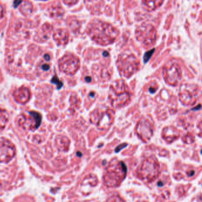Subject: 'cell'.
<instances>
[{"instance_id": "cell-1", "label": "cell", "mask_w": 202, "mask_h": 202, "mask_svg": "<svg viewBox=\"0 0 202 202\" xmlns=\"http://www.w3.org/2000/svg\"><path fill=\"white\" fill-rule=\"evenodd\" d=\"M88 32L94 41L102 45L112 44L119 34L118 30L112 25L97 20L90 23Z\"/></svg>"}, {"instance_id": "cell-2", "label": "cell", "mask_w": 202, "mask_h": 202, "mask_svg": "<svg viewBox=\"0 0 202 202\" xmlns=\"http://www.w3.org/2000/svg\"><path fill=\"white\" fill-rule=\"evenodd\" d=\"M126 166L124 162L116 161L110 163L103 176L106 186L109 187L119 186L126 177Z\"/></svg>"}, {"instance_id": "cell-3", "label": "cell", "mask_w": 202, "mask_h": 202, "mask_svg": "<svg viewBox=\"0 0 202 202\" xmlns=\"http://www.w3.org/2000/svg\"><path fill=\"white\" fill-rule=\"evenodd\" d=\"M159 174V164L157 159L151 157L145 159L137 170V175L145 183L155 180Z\"/></svg>"}, {"instance_id": "cell-4", "label": "cell", "mask_w": 202, "mask_h": 202, "mask_svg": "<svg viewBox=\"0 0 202 202\" xmlns=\"http://www.w3.org/2000/svg\"><path fill=\"white\" fill-rule=\"evenodd\" d=\"M117 64L120 74L126 77H129L135 74L139 66L138 60L132 54H123L120 55Z\"/></svg>"}, {"instance_id": "cell-5", "label": "cell", "mask_w": 202, "mask_h": 202, "mask_svg": "<svg viewBox=\"0 0 202 202\" xmlns=\"http://www.w3.org/2000/svg\"><path fill=\"white\" fill-rule=\"evenodd\" d=\"M126 85L122 80L115 82L110 87V97L116 107H122L129 100L130 95L126 90Z\"/></svg>"}, {"instance_id": "cell-6", "label": "cell", "mask_w": 202, "mask_h": 202, "mask_svg": "<svg viewBox=\"0 0 202 202\" xmlns=\"http://www.w3.org/2000/svg\"><path fill=\"white\" fill-rule=\"evenodd\" d=\"M113 112L109 108L96 109L91 114V121L99 129L108 128L113 122Z\"/></svg>"}, {"instance_id": "cell-7", "label": "cell", "mask_w": 202, "mask_h": 202, "mask_svg": "<svg viewBox=\"0 0 202 202\" xmlns=\"http://www.w3.org/2000/svg\"><path fill=\"white\" fill-rule=\"evenodd\" d=\"M41 122V114L35 111L22 113L18 117L19 125L26 130L34 131L39 127Z\"/></svg>"}, {"instance_id": "cell-8", "label": "cell", "mask_w": 202, "mask_h": 202, "mask_svg": "<svg viewBox=\"0 0 202 202\" xmlns=\"http://www.w3.org/2000/svg\"><path fill=\"white\" fill-rule=\"evenodd\" d=\"M138 40L145 46L154 44L156 39V30L151 24H144L138 28L136 32Z\"/></svg>"}, {"instance_id": "cell-9", "label": "cell", "mask_w": 202, "mask_h": 202, "mask_svg": "<svg viewBox=\"0 0 202 202\" xmlns=\"http://www.w3.org/2000/svg\"><path fill=\"white\" fill-rule=\"evenodd\" d=\"M59 68L61 71L67 74L74 75L79 68V60L73 55H67L59 60Z\"/></svg>"}, {"instance_id": "cell-10", "label": "cell", "mask_w": 202, "mask_h": 202, "mask_svg": "<svg viewBox=\"0 0 202 202\" xmlns=\"http://www.w3.org/2000/svg\"><path fill=\"white\" fill-rule=\"evenodd\" d=\"M164 77L166 81L171 85H176L181 77V71L177 62H169L164 68Z\"/></svg>"}, {"instance_id": "cell-11", "label": "cell", "mask_w": 202, "mask_h": 202, "mask_svg": "<svg viewBox=\"0 0 202 202\" xmlns=\"http://www.w3.org/2000/svg\"><path fill=\"white\" fill-rule=\"evenodd\" d=\"M16 154V148L11 142L5 140L0 142V162H8Z\"/></svg>"}, {"instance_id": "cell-12", "label": "cell", "mask_w": 202, "mask_h": 202, "mask_svg": "<svg viewBox=\"0 0 202 202\" xmlns=\"http://www.w3.org/2000/svg\"><path fill=\"white\" fill-rule=\"evenodd\" d=\"M136 132L144 141H148L153 134L152 125L150 121L146 119L140 120L136 127Z\"/></svg>"}, {"instance_id": "cell-13", "label": "cell", "mask_w": 202, "mask_h": 202, "mask_svg": "<svg viewBox=\"0 0 202 202\" xmlns=\"http://www.w3.org/2000/svg\"><path fill=\"white\" fill-rule=\"evenodd\" d=\"M13 96L16 101L21 104H25L29 101L31 92L28 88L23 86L16 90L13 93Z\"/></svg>"}, {"instance_id": "cell-14", "label": "cell", "mask_w": 202, "mask_h": 202, "mask_svg": "<svg viewBox=\"0 0 202 202\" xmlns=\"http://www.w3.org/2000/svg\"><path fill=\"white\" fill-rule=\"evenodd\" d=\"M53 30V27L50 23L44 24L38 32L36 34L34 39L40 42H43L46 41L50 37Z\"/></svg>"}, {"instance_id": "cell-15", "label": "cell", "mask_w": 202, "mask_h": 202, "mask_svg": "<svg viewBox=\"0 0 202 202\" xmlns=\"http://www.w3.org/2000/svg\"><path fill=\"white\" fill-rule=\"evenodd\" d=\"M184 85L185 86L181 87L180 93V100L186 105H191L196 101V99L194 97V94L192 90H187L186 85Z\"/></svg>"}, {"instance_id": "cell-16", "label": "cell", "mask_w": 202, "mask_h": 202, "mask_svg": "<svg viewBox=\"0 0 202 202\" xmlns=\"http://www.w3.org/2000/svg\"><path fill=\"white\" fill-rule=\"evenodd\" d=\"M69 38V33L64 29L57 30L54 34V39L59 45H64L67 44Z\"/></svg>"}, {"instance_id": "cell-17", "label": "cell", "mask_w": 202, "mask_h": 202, "mask_svg": "<svg viewBox=\"0 0 202 202\" xmlns=\"http://www.w3.org/2000/svg\"><path fill=\"white\" fill-rule=\"evenodd\" d=\"M163 138L169 142L171 143L179 137L177 131L172 127H167L163 130Z\"/></svg>"}, {"instance_id": "cell-18", "label": "cell", "mask_w": 202, "mask_h": 202, "mask_svg": "<svg viewBox=\"0 0 202 202\" xmlns=\"http://www.w3.org/2000/svg\"><path fill=\"white\" fill-rule=\"evenodd\" d=\"M70 141L67 137L62 135H59L56 139V144L57 148L59 151H67L69 148Z\"/></svg>"}, {"instance_id": "cell-19", "label": "cell", "mask_w": 202, "mask_h": 202, "mask_svg": "<svg viewBox=\"0 0 202 202\" xmlns=\"http://www.w3.org/2000/svg\"><path fill=\"white\" fill-rule=\"evenodd\" d=\"M49 13L52 17L54 19H57L63 16L64 10L63 8H62L61 6H52L49 9Z\"/></svg>"}, {"instance_id": "cell-20", "label": "cell", "mask_w": 202, "mask_h": 202, "mask_svg": "<svg viewBox=\"0 0 202 202\" xmlns=\"http://www.w3.org/2000/svg\"><path fill=\"white\" fill-rule=\"evenodd\" d=\"M33 5L30 1H22L20 6V11L25 16L30 14L33 11Z\"/></svg>"}, {"instance_id": "cell-21", "label": "cell", "mask_w": 202, "mask_h": 202, "mask_svg": "<svg viewBox=\"0 0 202 202\" xmlns=\"http://www.w3.org/2000/svg\"><path fill=\"white\" fill-rule=\"evenodd\" d=\"M9 121V114L7 112L0 108V129H3Z\"/></svg>"}, {"instance_id": "cell-22", "label": "cell", "mask_w": 202, "mask_h": 202, "mask_svg": "<svg viewBox=\"0 0 202 202\" xmlns=\"http://www.w3.org/2000/svg\"><path fill=\"white\" fill-rule=\"evenodd\" d=\"M97 183L98 181L96 177H94V176H92V177H91V175H89L88 177H85V179L83 180L82 183V187L85 186L87 184L91 187H94L97 184Z\"/></svg>"}, {"instance_id": "cell-23", "label": "cell", "mask_w": 202, "mask_h": 202, "mask_svg": "<svg viewBox=\"0 0 202 202\" xmlns=\"http://www.w3.org/2000/svg\"><path fill=\"white\" fill-rule=\"evenodd\" d=\"M51 82L52 83L56 84L57 89H60L63 85V83L56 77V75H55L53 77V78L52 79V80H51Z\"/></svg>"}, {"instance_id": "cell-24", "label": "cell", "mask_w": 202, "mask_h": 202, "mask_svg": "<svg viewBox=\"0 0 202 202\" xmlns=\"http://www.w3.org/2000/svg\"><path fill=\"white\" fill-rule=\"evenodd\" d=\"M106 202H125L124 200L118 196H113L109 197Z\"/></svg>"}, {"instance_id": "cell-25", "label": "cell", "mask_w": 202, "mask_h": 202, "mask_svg": "<svg viewBox=\"0 0 202 202\" xmlns=\"http://www.w3.org/2000/svg\"><path fill=\"white\" fill-rule=\"evenodd\" d=\"M42 69L44 70V71H48L49 69H50V65L47 64H44L42 65Z\"/></svg>"}, {"instance_id": "cell-26", "label": "cell", "mask_w": 202, "mask_h": 202, "mask_svg": "<svg viewBox=\"0 0 202 202\" xmlns=\"http://www.w3.org/2000/svg\"><path fill=\"white\" fill-rule=\"evenodd\" d=\"M4 16V9L2 5L0 4V19H2Z\"/></svg>"}, {"instance_id": "cell-27", "label": "cell", "mask_w": 202, "mask_h": 202, "mask_svg": "<svg viewBox=\"0 0 202 202\" xmlns=\"http://www.w3.org/2000/svg\"><path fill=\"white\" fill-rule=\"evenodd\" d=\"M44 58H45V60L47 61H49L50 60V56L48 54H46L45 56H44Z\"/></svg>"}, {"instance_id": "cell-28", "label": "cell", "mask_w": 202, "mask_h": 202, "mask_svg": "<svg viewBox=\"0 0 202 202\" xmlns=\"http://www.w3.org/2000/svg\"><path fill=\"white\" fill-rule=\"evenodd\" d=\"M85 80L86 82H90L91 81V78L90 77H87L85 78Z\"/></svg>"}, {"instance_id": "cell-29", "label": "cell", "mask_w": 202, "mask_h": 202, "mask_svg": "<svg viewBox=\"0 0 202 202\" xmlns=\"http://www.w3.org/2000/svg\"></svg>"}]
</instances>
